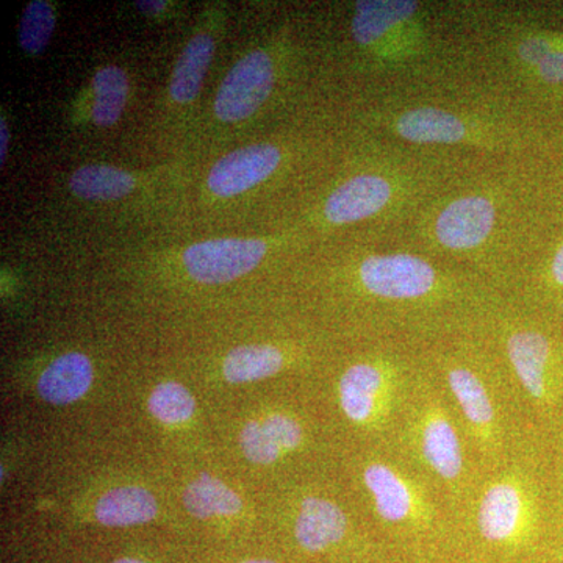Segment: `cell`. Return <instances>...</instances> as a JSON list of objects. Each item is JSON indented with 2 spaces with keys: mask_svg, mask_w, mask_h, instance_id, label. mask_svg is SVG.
I'll use <instances>...</instances> for the list:
<instances>
[{
  "mask_svg": "<svg viewBox=\"0 0 563 563\" xmlns=\"http://www.w3.org/2000/svg\"><path fill=\"white\" fill-rule=\"evenodd\" d=\"M525 157L483 161L426 203L401 232L410 247L506 292L537 251Z\"/></svg>",
  "mask_w": 563,
  "mask_h": 563,
  "instance_id": "obj_1",
  "label": "cell"
},
{
  "mask_svg": "<svg viewBox=\"0 0 563 563\" xmlns=\"http://www.w3.org/2000/svg\"><path fill=\"white\" fill-rule=\"evenodd\" d=\"M362 342L426 347L476 331L501 291L407 246L354 252L340 277Z\"/></svg>",
  "mask_w": 563,
  "mask_h": 563,
  "instance_id": "obj_2",
  "label": "cell"
},
{
  "mask_svg": "<svg viewBox=\"0 0 563 563\" xmlns=\"http://www.w3.org/2000/svg\"><path fill=\"white\" fill-rule=\"evenodd\" d=\"M426 365L450 399L481 468L498 465L533 439L509 380L479 331L422 347Z\"/></svg>",
  "mask_w": 563,
  "mask_h": 563,
  "instance_id": "obj_3",
  "label": "cell"
},
{
  "mask_svg": "<svg viewBox=\"0 0 563 563\" xmlns=\"http://www.w3.org/2000/svg\"><path fill=\"white\" fill-rule=\"evenodd\" d=\"M377 139L418 150L476 154L484 161L526 157L531 132L510 107L388 96L369 113Z\"/></svg>",
  "mask_w": 563,
  "mask_h": 563,
  "instance_id": "obj_4",
  "label": "cell"
},
{
  "mask_svg": "<svg viewBox=\"0 0 563 563\" xmlns=\"http://www.w3.org/2000/svg\"><path fill=\"white\" fill-rule=\"evenodd\" d=\"M542 439H533L498 465L481 468L459 514V540L514 558L532 550L547 523Z\"/></svg>",
  "mask_w": 563,
  "mask_h": 563,
  "instance_id": "obj_5",
  "label": "cell"
},
{
  "mask_svg": "<svg viewBox=\"0 0 563 563\" xmlns=\"http://www.w3.org/2000/svg\"><path fill=\"white\" fill-rule=\"evenodd\" d=\"M501 363L525 421L537 435L563 415V339L550 318L499 296L477 328Z\"/></svg>",
  "mask_w": 563,
  "mask_h": 563,
  "instance_id": "obj_6",
  "label": "cell"
},
{
  "mask_svg": "<svg viewBox=\"0 0 563 563\" xmlns=\"http://www.w3.org/2000/svg\"><path fill=\"white\" fill-rule=\"evenodd\" d=\"M358 459L357 487L383 542L420 553L459 542L457 517L424 477L390 451L363 448Z\"/></svg>",
  "mask_w": 563,
  "mask_h": 563,
  "instance_id": "obj_7",
  "label": "cell"
},
{
  "mask_svg": "<svg viewBox=\"0 0 563 563\" xmlns=\"http://www.w3.org/2000/svg\"><path fill=\"white\" fill-rule=\"evenodd\" d=\"M388 451L446 499L459 523V514L472 495L481 466L450 399L426 361Z\"/></svg>",
  "mask_w": 563,
  "mask_h": 563,
  "instance_id": "obj_8",
  "label": "cell"
},
{
  "mask_svg": "<svg viewBox=\"0 0 563 563\" xmlns=\"http://www.w3.org/2000/svg\"><path fill=\"white\" fill-rule=\"evenodd\" d=\"M336 377L340 413L366 450H390L395 433L424 372L422 347L363 342Z\"/></svg>",
  "mask_w": 563,
  "mask_h": 563,
  "instance_id": "obj_9",
  "label": "cell"
},
{
  "mask_svg": "<svg viewBox=\"0 0 563 563\" xmlns=\"http://www.w3.org/2000/svg\"><path fill=\"white\" fill-rule=\"evenodd\" d=\"M351 36L383 74L415 69L433 57L428 10L413 0H358Z\"/></svg>",
  "mask_w": 563,
  "mask_h": 563,
  "instance_id": "obj_10",
  "label": "cell"
},
{
  "mask_svg": "<svg viewBox=\"0 0 563 563\" xmlns=\"http://www.w3.org/2000/svg\"><path fill=\"white\" fill-rule=\"evenodd\" d=\"M510 77L536 88H563V33L504 25L492 44Z\"/></svg>",
  "mask_w": 563,
  "mask_h": 563,
  "instance_id": "obj_11",
  "label": "cell"
},
{
  "mask_svg": "<svg viewBox=\"0 0 563 563\" xmlns=\"http://www.w3.org/2000/svg\"><path fill=\"white\" fill-rule=\"evenodd\" d=\"M276 68L272 55L265 51H254L236 63L222 80L214 113L222 122L247 120L272 96Z\"/></svg>",
  "mask_w": 563,
  "mask_h": 563,
  "instance_id": "obj_12",
  "label": "cell"
},
{
  "mask_svg": "<svg viewBox=\"0 0 563 563\" xmlns=\"http://www.w3.org/2000/svg\"><path fill=\"white\" fill-rule=\"evenodd\" d=\"M268 254V243L257 239H218L185 250V268L201 284H228L251 273Z\"/></svg>",
  "mask_w": 563,
  "mask_h": 563,
  "instance_id": "obj_13",
  "label": "cell"
},
{
  "mask_svg": "<svg viewBox=\"0 0 563 563\" xmlns=\"http://www.w3.org/2000/svg\"><path fill=\"white\" fill-rule=\"evenodd\" d=\"M504 295L542 317L563 312V233L542 254L533 252Z\"/></svg>",
  "mask_w": 563,
  "mask_h": 563,
  "instance_id": "obj_14",
  "label": "cell"
},
{
  "mask_svg": "<svg viewBox=\"0 0 563 563\" xmlns=\"http://www.w3.org/2000/svg\"><path fill=\"white\" fill-rule=\"evenodd\" d=\"M351 533V515L342 504L328 496H302L292 520V536L301 550L309 554L328 553L346 543Z\"/></svg>",
  "mask_w": 563,
  "mask_h": 563,
  "instance_id": "obj_15",
  "label": "cell"
},
{
  "mask_svg": "<svg viewBox=\"0 0 563 563\" xmlns=\"http://www.w3.org/2000/svg\"><path fill=\"white\" fill-rule=\"evenodd\" d=\"M284 154L274 144H251L220 158L210 169L207 185L213 195L232 198L257 187L279 169Z\"/></svg>",
  "mask_w": 563,
  "mask_h": 563,
  "instance_id": "obj_16",
  "label": "cell"
},
{
  "mask_svg": "<svg viewBox=\"0 0 563 563\" xmlns=\"http://www.w3.org/2000/svg\"><path fill=\"white\" fill-rule=\"evenodd\" d=\"M92 376L90 358L80 352H69L55 358L41 374L40 396L55 406L76 402L90 390Z\"/></svg>",
  "mask_w": 563,
  "mask_h": 563,
  "instance_id": "obj_17",
  "label": "cell"
},
{
  "mask_svg": "<svg viewBox=\"0 0 563 563\" xmlns=\"http://www.w3.org/2000/svg\"><path fill=\"white\" fill-rule=\"evenodd\" d=\"M158 514L157 499L143 487H120L107 492L96 504V518L109 528L150 523Z\"/></svg>",
  "mask_w": 563,
  "mask_h": 563,
  "instance_id": "obj_18",
  "label": "cell"
},
{
  "mask_svg": "<svg viewBox=\"0 0 563 563\" xmlns=\"http://www.w3.org/2000/svg\"><path fill=\"white\" fill-rule=\"evenodd\" d=\"M288 366L285 351L274 344H247L229 352L222 373L231 384H250L268 379Z\"/></svg>",
  "mask_w": 563,
  "mask_h": 563,
  "instance_id": "obj_19",
  "label": "cell"
},
{
  "mask_svg": "<svg viewBox=\"0 0 563 563\" xmlns=\"http://www.w3.org/2000/svg\"><path fill=\"white\" fill-rule=\"evenodd\" d=\"M214 54V41L210 35H196L181 52L172 77L174 101L188 103L195 101L201 91L203 77Z\"/></svg>",
  "mask_w": 563,
  "mask_h": 563,
  "instance_id": "obj_20",
  "label": "cell"
},
{
  "mask_svg": "<svg viewBox=\"0 0 563 563\" xmlns=\"http://www.w3.org/2000/svg\"><path fill=\"white\" fill-rule=\"evenodd\" d=\"M69 188L88 201H117L135 190V177L110 165H85L73 173Z\"/></svg>",
  "mask_w": 563,
  "mask_h": 563,
  "instance_id": "obj_21",
  "label": "cell"
},
{
  "mask_svg": "<svg viewBox=\"0 0 563 563\" xmlns=\"http://www.w3.org/2000/svg\"><path fill=\"white\" fill-rule=\"evenodd\" d=\"M184 506L196 518L229 517L242 510L243 503L235 492L217 477L202 473L184 493Z\"/></svg>",
  "mask_w": 563,
  "mask_h": 563,
  "instance_id": "obj_22",
  "label": "cell"
},
{
  "mask_svg": "<svg viewBox=\"0 0 563 563\" xmlns=\"http://www.w3.org/2000/svg\"><path fill=\"white\" fill-rule=\"evenodd\" d=\"M92 91L95 102L91 107V118L95 124L101 128L117 124L128 101V74L118 66L99 69L92 79Z\"/></svg>",
  "mask_w": 563,
  "mask_h": 563,
  "instance_id": "obj_23",
  "label": "cell"
},
{
  "mask_svg": "<svg viewBox=\"0 0 563 563\" xmlns=\"http://www.w3.org/2000/svg\"><path fill=\"white\" fill-rule=\"evenodd\" d=\"M151 413L166 424H177L190 420L196 410V401L190 391L181 384L163 383L152 391Z\"/></svg>",
  "mask_w": 563,
  "mask_h": 563,
  "instance_id": "obj_24",
  "label": "cell"
},
{
  "mask_svg": "<svg viewBox=\"0 0 563 563\" xmlns=\"http://www.w3.org/2000/svg\"><path fill=\"white\" fill-rule=\"evenodd\" d=\"M55 29L54 10L46 0H33L25 7L20 25V44L27 54L46 49Z\"/></svg>",
  "mask_w": 563,
  "mask_h": 563,
  "instance_id": "obj_25",
  "label": "cell"
},
{
  "mask_svg": "<svg viewBox=\"0 0 563 563\" xmlns=\"http://www.w3.org/2000/svg\"><path fill=\"white\" fill-rule=\"evenodd\" d=\"M244 457L257 465H273L285 457L280 448L273 442L272 437L263 428L262 421H250L244 426L240 437Z\"/></svg>",
  "mask_w": 563,
  "mask_h": 563,
  "instance_id": "obj_26",
  "label": "cell"
},
{
  "mask_svg": "<svg viewBox=\"0 0 563 563\" xmlns=\"http://www.w3.org/2000/svg\"><path fill=\"white\" fill-rule=\"evenodd\" d=\"M263 428L284 455L296 453L306 443L302 422L290 413L274 412L262 421Z\"/></svg>",
  "mask_w": 563,
  "mask_h": 563,
  "instance_id": "obj_27",
  "label": "cell"
},
{
  "mask_svg": "<svg viewBox=\"0 0 563 563\" xmlns=\"http://www.w3.org/2000/svg\"><path fill=\"white\" fill-rule=\"evenodd\" d=\"M10 131L5 120L0 121V163H5L9 154Z\"/></svg>",
  "mask_w": 563,
  "mask_h": 563,
  "instance_id": "obj_28",
  "label": "cell"
},
{
  "mask_svg": "<svg viewBox=\"0 0 563 563\" xmlns=\"http://www.w3.org/2000/svg\"><path fill=\"white\" fill-rule=\"evenodd\" d=\"M140 11L146 14H158L166 9V2L163 0H140L136 2Z\"/></svg>",
  "mask_w": 563,
  "mask_h": 563,
  "instance_id": "obj_29",
  "label": "cell"
},
{
  "mask_svg": "<svg viewBox=\"0 0 563 563\" xmlns=\"http://www.w3.org/2000/svg\"><path fill=\"white\" fill-rule=\"evenodd\" d=\"M111 563H146V562L139 561V559H120V561H114Z\"/></svg>",
  "mask_w": 563,
  "mask_h": 563,
  "instance_id": "obj_30",
  "label": "cell"
},
{
  "mask_svg": "<svg viewBox=\"0 0 563 563\" xmlns=\"http://www.w3.org/2000/svg\"><path fill=\"white\" fill-rule=\"evenodd\" d=\"M243 563H277V562L272 561V559H257V561H246Z\"/></svg>",
  "mask_w": 563,
  "mask_h": 563,
  "instance_id": "obj_31",
  "label": "cell"
}]
</instances>
